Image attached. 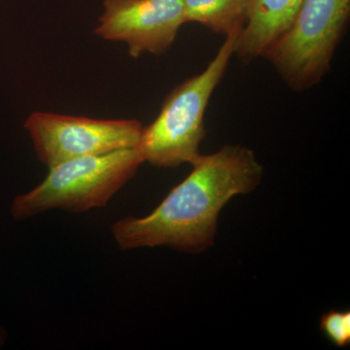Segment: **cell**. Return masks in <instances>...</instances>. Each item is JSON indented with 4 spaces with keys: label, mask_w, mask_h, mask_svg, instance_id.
I'll use <instances>...</instances> for the list:
<instances>
[{
    "label": "cell",
    "mask_w": 350,
    "mask_h": 350,
    "mask_svg": "<svg viewBox=\"0 0 350 350\" xmlns=\"http://www.w3.org/2000/svg\"><path fill=\"white\" fill-rule=\"evenodd\" d=\"M304 0H250L247 19L234 43L243 64L262 56L271 44L287 31Z\"/></svg>",
    "instance_id": "52a82bcc"
},
{
    "label": "cell",
    "mask_w": 350,
    "mask_h": 350,
    "mask_svg": "<svg viewBox=\"0 0 350 350\" xmlns=\"http://www.w3.org/2000/svg\"><path fill=\"white\" fill-rule=\"evenodd\" d=\"M191 165V174L153 213L113 224V238L121 250L167 246L192 254L204 252L214 244L221 211L234 196L253 192L264 174L254 152L241 145H226Z\"/></svg>",
    "instance_id": "6da1fadb"
},
{
    "label": "cell",
    "mask_w": 350,
    "mask_h": 350,
    "mask_svg": "<svg viewBox=\"0 0 350 350\" xmlns=\"http://www.w3.org/2000/svg\"><path fill=\"white\" fill-rule=\"evenodd\" d=\"M96 36L128 44L137 59L144 53L162 55L185 24L183 0H103Z\"/></svg>",
    "instance_id": "8992f818"
},
{
    "label": "cell",
    "mask_w": 350,
    "mask_h": 350,
    "mask_svg": "<svg viewBox=\"0 0 350 350\" xmlns=\"http://www.w3.org/2000/svg\"><path fill=\"white\" fill-rule=\"evenodd\" d=\"M320 330L332 344L345 347L350 344L349 310H331L322 314Z\"/></svg>",
    "instance_id": "9c48e42d"
},
{
    "label": "cell",
    "mask_w": 350,
    "mask_h": 350,
    "mask_svg": "<svg viewBox=\"0 0 350 350\" xmlns=\"http://www.w3.org/2000/svg\"><path fill=\"white\" fill-rule=\"evenodd\" d=\"M239 33L226 36L207 68L172 90L155 121L144 128L137 148L145 162L154 167H177L192 163L200 155L206 107L229 66Z\"/></svg>",
    "instance_id": "3957f363"
},
{
    "label": "cell",
    "mask_w": 350,
    "mask_h": 350,
    "mask_svg": "<svg viewBox=\"0 0 350 350\" xmlns=\"http://www.w3.org/2000/svg\"><path fill=\"white\" fill-rule=\"evenodd\" d=\"M144 162L133 147L59 163L38 186L13 200L11 215L22 221L54 209L78 213L105 207Z\"/></svg>",
    "instance_id": "7a4b0ae2"
},
{
    "label": "cell",
    "mask_w": 350,
    "mask_h": 350,
    "mask_svg": "<svg viewBox=\"0 0 350 350\" xmlns=\"http://www.w3.org/2000/svg\"><path fill=\"white\" fill-rule=\"evenodd\" d=\"M250 0H183L186 23H199L226 36L243 31Z\"/></svg>",
    "instance_id": "ba28073f"
},
{
    "label": "cell",
    "mask_w": 350,
    "mask_h": 350,
    "mask_svg": "<svg viewBox=\"0 0 350 350\" xmlns=\"http://www.w3.org/2000/svg\"><path fill=\"white\" fill-rule=\"evenodd\" d=\"M6 340V333L5 331L2 330V328H0V347H2V345L4 344Z\"/></svg>",
    "instance_id": "30bf717a"
},
{
    "label": "cell",
    "mask_w": 350,
    "mask_h": 350,
    "mask_svg": "<svg viewBox=\"0 0 350 350\" xmlns=\"http://www.w3.org/2000/svg\"><path fill=\"white\" fill-rule=\"evenodd\" d=\"M39 160L53 167L81 157L137 147L144 126L137 120H98L33 112L25 123Z\"/></svg>",
    "instance_id": "5b68a950"
},
{
    "label": "cell",
    "mask_w": 350,
    "mask_h": 350,
    "mask_svg": "<svg viewBox=\"0 0 350 350\" xmlns=\"http://www.w3.org/2000/svg\"><path fill=\"white\" fill-rule=\"evenodd\" d=\"M349 15L350 0H304L293 23L262 57L292 90L310 89L330 70Z\"/></svg>",
    "instance_id": "277c9868"
}]
</instances>
